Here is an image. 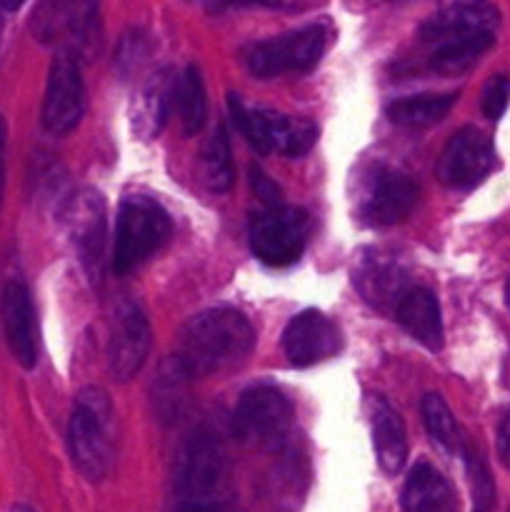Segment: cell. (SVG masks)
Wrapping results in <instances>:
<instances>
[{"label": "cell", "instance_id": "obj_20", "mask_svg": "<svg viewBox=\"0 0 510 512\" xmlns=\"http://www.w3.org/2000/svg\"><path fill=\"white\" fill-rule=\"evenodd\" d=\"M395 320L400 328L418 340L423 348L438 353L443 348V318H440L438 298L428 288H410L395 308Z\"/></svg>", "mask_w": 510, "mask_h": 512}, {"label": "cell", "instance_id": "obj_38", "mask_svg": "<svg viewBox=\"0 0 510 512\" xmlns=\"http://www.w3.org/2000/svg\"><path fill=\"white\" fill-rule=\"evenodd\" d=\"M505 300H508V305H510V283H508V290H505Z\"/></svg>", "mask_w": 510, "mask_h": 512}, {"label": "cell", "instance_id": "obj_34", "mask_svg": "<svg viewBox=\"0 0 510 512\" xmlns=\"http://www.w3.org/2000/svg\"><path fill=\"white\" fill-rule=\"evenodd\" d=\"M23 3L25 0H0V8H3V13H15Z\"/></svg>", "mask_w": 510, "mask_h": 512}, {"label": "cell", "instance_id": "obj_12", "mask_svg": "<svg viewBox=\"0 0 510 512\" xmlns=\"http://www.w3.org/2000/svg\"><path fill=\"white\" fill-rule=\"evenodd\" d=\"M85 110V88L78 55L58 50L48 70L40 123L50 135H68L78 128Z\"/></svg>", "mask_w": 510, "mask_h": 512}, {"label": "cell", "instance_id": "obj_31", "mask_svg": "<svg viewBox=\"0 0 510 512\" xmlns=\"http://www.w3.org/2000/svg\"><path fill=\"white\" fill-rule=\"evenodd\" d=\"M250 178H253V188H255V193H258V198L265 203V208L280 205L278 185H275L273 180H270L268 175L258 168V165H253V168H250Z\"/></svg>", "mask_w": 510, "mask_h": 512}, {"label": "cell", "instance_id": "obj_21", "mask_svg": "<svg viewBox=\"0 0 510 512\" xmlns=\"http://www.w3.org/2000/svg\"><path fill=\"white\" fill-rule=\"evenodd\" d=\"M370 430L380 470L385 475L400 473L408 458V435L400 415L383 398L370 400Z\"/></svg>", "mask_w": 510, "mask_h": 512}, {"label": "cell", "instance_id": "obj_22", "mask_svg": "<svg viewBox=\"0 0 510 512\" xmlns=\"http://www.w3.org/2000/svg\"><path fill=\"white\" fill-rule=\"evenodd\" d=\"M190 383H193V378L185 373L175 355L160 363L158 375L150 385V408L160 423L173 425L183 418L190 405Z\"/></svg>", "mask_w": 510, "mask_h": 512}, {"label": "cell", "instance_id": "obj_33", "mask_svg": "<svg viewBox=\"0 0 510 512\" xmlns=\"http://www.w3.org/2000/svg\"><path fill=\"white\" fill-rule=\"evenodd\" d=\"M5 138H8V128H5V120L0 118V200H3L5 183Z\"/></svg>", "mask_w": 510, "mask_h": 512}, {"label": "cell", "instance_id": "obj_28", "mask_svg": "<svg viewBox=\"0 0 510 512\" xmlns=\"http://www.w3.org/2000/svg\"><path fill=\"white\" fill-rule=\"evenodd\" d=\"M420 415H423V425L428 430L430 443L438 445L443 453L455 455L460 450V433L455 425L453 413H450L448 403L440 395L428 393L420 403Z\"/></svg>", "mask_w": 510, "mask_h": 512}, {"label": "cell", "instance_id": "obj_30", "mask_svg": "<svg viewBox=\"0 0 510 512\" xmlns=\"http://www.w3.org/2000/svg\"><path fill=\"white\" fill-rule=\"evenodd\" d=\"M510 103V78L508 75H495L488 85L483 88V98H480V108L488 120H498L505 113Z\"/></svg>", "mask_w": 510, "mask_h": 512}, {"label": "cell", "instance_id": "obj_32", "mask_svg": "<svg viewBox=\"0 0 510 512\" xmlns=\"http://www.w3.org/2000/svg\"><path fill=\"white\" fill-rule=\"evenodd\" d=\"M498 455L505 463V468H510V410L503 415L498 425Z\"/></svg>", "mask_w": 510, "mask_h": 512}, {"label": "cell", "instance_id": "obj_39", "mask_svg": "<svg viewBox=\"0 0 510 512\" xmlns=\"http://www.w3.org/2000/svg\"><path fill=\"white\" fill-rule=\"evenodd\" d=\"M475 512H488L485 508H475Z\"/></svg>", "mask_w": 510, "mask_h": 512}, {"label": "cell", "instance_id": "obj_35", "mask_svg": "<svg viewBox=\"0 0 510 512\" xmlns=\"http://www.w3.org/2000/svg\"><path fill=\"white\" fill-rule=\"evenodd\" d=\"M230 3H235V0H210V5H213V8H225V5H230Z\"/></svg>", "mask_w": 510, "mask_h": 512}, {"label": "cell", "instance_id": "obj_15", "mask_svg": "<svg viewBox=\"0 0 510 512\" xmlns=\"http://www.w3.org/2000/svg\"><path fill=\"white\" fill-rule=\"evenodd\" d=\"M353 285L360 298L378 310H393L410 290L403 260L388 250L365 248L353 263Z\"/></svg>", "mask_w": 510, "mask_h": 512}, {"label": "cell", "instance_id": "obj_26", "mask_svg": "<svg viewBox=\"0 0 510 512\" xmlns=\"http://www.w3.org/2000/svg\"><path fill=\"white\" fill-rule=\"evenodd\" d=\"M200 180L210 193H228L233 188L235 170H233V153H230V138L223 125L210 133L200 150Z\"/></svg>", "mask_w": 510, "mask_h": 512}, {"label": "cell", "instance_id": "obj_3", "mask_svg": "<svg viewBox=\"0 0 510 512\" xmlns=\"http://www.w3.org/2000/svg\"><path fill=\"white\" fill-rule=\"evenodd\" d=\"M115 408L108 393L95 385L80 390L73 400L68 423V450L78 473L90 483H100L115 465Z\"/></svg>", "mask_w": 510, "mask_h": 512}, {"label": "cell", "instance_id": "obj_5", "mask_svg": "<svg viewBox=\"0 0 510 512\" xmlns=\"http://www.w3.org/2000/svg\"><path fill=\"white\" fill-rule=\"evenodd\" d=\"M333 28L328 23H313L290 30L278 38L260 40L243 53L245 68L255 78H278L288 73H308L328 50Z\"/></svg>", "mask_w": 510, "mask_h": 512}, {"label": "cell", "instance_id": "obj_13", "mask_svg": "<svg viewBox=\"0 0 510 512\" xmlns=\"http://www.w3.org/2000/svg\"><path fill=\"white\" fill-rule=\"evenodd\" d=\"M150 353V323L138 303L123 300L113 310L108 340V373L118 383H128L143 370Z\"/></svg>", "mask_w": 510, "mask_h": 512}, {"label": "cell", "instance_id": "obj_14", "mask_svg": "<svg viewBox=\"0 0 510 512\" xmlns=\"http://www.w3.org/2000/svg\"><path fill=\"white\" fill-rule=\"evenodd\" d=\"M493 143L478 128H463L448 140L440 153L435 175L443 185L453 190H470L483 183L485 175L493 170Z\"/></svg>", "mask_w": 510, "mask_h": 512}, {"label": "cell", "instance_id": "obj_25", "mask_svg": "<svg viewBox=\"0 0 510 512\" xmlns=\"http://www.w3.org/2000/svg\"><path fill=\"white\" fill-rule=\"evenodd\" d=\"M455 100H458L455 93L410 95L388 105V118L400 128H430L450 113Z\"/></svg>", "mask_w": 510, "mask_h": 512}, {"label": "cell", "instance_id": "obj_7", "mask_svg": "<svg viewBox=\"0 0 510 512\" xmlns=\"http://www.w3.org/2000/svg\"><path fill=\"white\" fill-rule=\"evenodd\" d=\"M230 113L243 138L258 153H280L288 158H303L318 143V125L313 120L273 113V110L245 108L230 95Z\"/></svg>", "mask_w": 510, "mask_h": 512}, {"label": "cell", "instance_id": "obj_23", "mask_svg": "<svg viewBox=\"0 0 510 512\" xmlns=\"http://www.w3.org/2000/svg\"><path fill=\"white\" fill-rule=\"evenodd\" d=\"M400 503L405 512H455V498L448 480L428 463H418L410 470Z\"/></svg>", "mask_w": 510, "mask_h": 512}, {"label": "cell", "instance_id": "obj_36", "mask_svg": "<svg viewBox=\"0 0 510 512\" xmlns=\"http://www.w3.org/2000/svg\"><path fill=\"white\" fill-rule=\"evenodd\" d=\"M10 512H33V510H30L28 505H15V508L10 510Z\"/></svg>", "mask_w": 510, "mask_h": 512}, {"label": "cell", "instance_id": "obj_11", "mask_svg": "<svg viewBox=\"0 0 510 512\" xmlns=\"http://www.w3.org/2000/svg\"><path fill=\"white\" fill-rule=\"evenodd\" d=\"M293 405L273 385H255L240 395L233 410V433L243 443L275 448L288 435Z\"/></svg>", "mask_w": 510, "mask_h": 512}, {"label": "cell", "instance_id": "obj_19", "mask_svg": "<svg viewBox=\"0 0 510 512\" xmlns=\"http://www.w3.org/2000/svg\"><path fill=\"white\" fill-rule=\"evenodd\" d=\"M173 83V70H160L138 90L133 108H130V128H133L135 138H158L165 120H168L170 108H173Z\"/></svg>", "mask_w": 510, "mask_h": 512}, {"label": "cell", "instance_id": "obj_24", "mask_svg": "<svg viewBox=\"0 0 510 512\" xmlns=\"http://www.w3.org/2000/svg\"><path fill=\"white\" fill-rule=\"evenodd\" d=\"M208 95H205L203 75L195 65H188L180 73H175L173 83V108L178 113L180 125L188 135L198 133L208 118Z\"/></svg>", "mask_w": 510, "mask_h": 512}, {"label": "cell", "instance_id": "obj_6", "mask_svg": "<svg viewBox=\"0 0 510 512\" xmlns=\"http://www.w3.org/2000/svg\"><path fill=\"white\" fill-rule=\"evenodd\" d=\"M358 178L355 210H358V218L370 228H390V225L403 223L415 208L418 185L395 165L373 160L360 170Z\"/></svg>", "mask_w": 510, "mask_h": 512}, {"label": "cell", "instance_id": "obj_27", "mask_svg": "<svg viewBox=\"0 0 510 512\" xmlns=\"http://www.w3.org/2000/svg\"><path fill=\"white\" fill-rule=\"evenodd\" d=\"M495 33L485 35H473V38H460L450 40L435 48L433 58H430V68L440 75H458L465 73L468 68H473L478 63V58L483 53H488L493 48Z\"/></svg>", "mask_w": 510, "mask_h": 512}, {"label": "cell", "instance_id": "obj_2", "mask_svg": "<svg viewBox=\"0 0 510 512\" xmlns=\"http://www.w3.org/2000/svg\"><path fill=\"white\" fill-rule=\"evenodd\" d=\"M225 480H228V453L223 440L208 428L190 430L175 450V510L235 512L225 493Z\"/></svg>", "mask_w": 510, "mask_h": 512}, {"label": "cell", "instance_id": "obj_10", "mask_svg": "<svg viewBox=\"0 0 510 512\" xmlns=\"http://www.w3.org/2000/svg\"><path fill=\"white\" fill-rule=\"evenodd\" d=\"M30 28L40 43L83 53L98 38V0H40Z\"/></svg>", "mask_w": 510, "mask_h": 512}, {"label": "cell", "instance_id": "obj_8", "mask_svg": "<svg viewBox=\"0 0 510 512\" xmlns=\"http://www.w3.org/2000/svg\"><path fill=\"white\" fill-rule=\"evenodd\" d=\"M250 250L270 268H288L298 263L310 238V218L293 205L263 208L250 218Z\"/></svg>", "mask_w": 510, "mask_h": 512}, {"label": "cell", "instance_id": "obj_9", "mask_svg": "<svg viewBox=\"0 0 510 512\" xmlns=\"http://www.w3.org/2000/svg\"><path fill=\"white\" fill-rule=\"evenodd\" d=\"M60 223L80 268L90 280H98L105 260V243H108V208L103 193L93 188L75 190L65 200Z\"/></svg>", "mask_w": 510, "mask_h": 512}, {"label": "cell", "instance_id": "obj_37", "mask_svg": "<svg viewBox=\"0 0 510 512\" xmlns=\"http://www.w3.org/2000/svg\"><path fill=\"white\" fill-rule=\"evenodd\" d=\"M0 40H3V8H0Z\"/></svg>", "mask_w": 510, "mask_h": 512}, {"label": "cell", "instance_id": "obj_1", "mask_svg": "<svg viewBox=\"0 0 510 512\" xmlns=\"http://www.w3.org/2000/svg\"><path fill=\"white\" fill-rule=\"evenodd\" d=\"M253 345V325L240 310L208 308L183 325L175 358L195 380L243 363Z\"/></svg>", "mask_w": 510, "mask_h": 512}, {"label": "cell", "instance_id": "obj_4", "mask_svg": "<svg viewBox=\"0 0 510 512\" xmlns=\"http://www.w3.org/2000/svg\"><path fill=\"white\" fill-rule=\"evenodd\" d=\"M173 233L170 215L148 195H128L120 200L113 238V270L128 275L148 263Z\"/></svg>", "mask_w": 510, "mask_h": 512}, {"label": "cell", "instance_id": "obj_29", "mask_svg": "<svg viewBox=\"0 0 510 512\" xmlns=\"http://www.w3.org/2000/svg\"><path fill=\"white\" fill-rule=\"evenodd\" d=\"M148 53H150L148 35L140 33V30H130V33H125L123 40H120L118 53H115V65H118L120 73L128 75L145 63Z\"/></svg>", "mask_w": 510, "mask_h": 512}, {"label": "cell", "instance_id": "obj_16", "mask_svg": "<svg viewBox=\"0 0 510 512\" xmlns=\"http://www.w3.org/2000/svg\"><path fill=\"white\" fill-rule=\"evenodd\" d=\"M283 353L295 368H310L315 363L333 358L343 348L340 330L328 315L318 310H303L283 330Z\"/></svg>", "mask_w": 510, "mask_h": 512}, {"label": "cell", "instance_id": "obj_18", "mask_svg": "<svg viewBox=\"0 0 510 512\" xmlns=\"http://www.w3.org/2000/svg\"><path fill=\"white\" fill-rule=\"evenodd\" d=\"M500 13L488 0H463L438 10L420 25V40L443 45L450 40L473 38V35L495 33Z\"/></svg>", "mask_w": 510, "mask_h": 512}, {"label": "cell", "instance_id": "obj_17", "mask_svg": "<svg viewBox=\"0 0 510 512\" xmlns=\"http://www.w3.org/2000/svg\"><path fill=\"white\" fill-rule=\"evenodd\" d=\"M0 318H3L5 343L13 358L25 370L38 363V328H35V308L30 290L20 280H8L0 293Z\"/></svg>", "mask_w": 510, "mask_h": 512}]
</instances>
